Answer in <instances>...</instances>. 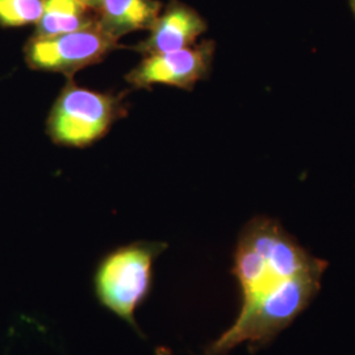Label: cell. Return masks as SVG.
<instances>
[{"instance_id": "52a82bcc", "label": "cell", "mask_w": 355, "mask_h": 355, "mask_svg": "<svg viewBox=\"0 0 355 355\" xmlns=\"http://www.w3.org/2000/svg\"><path fill=\"white\" fill-rule=\"evenodd\" d=\"M157 0H102L98 10V24L111 37L149 29L161 13Z\"/></svg>"}, {"instance_id": "7a4b0ae2", "label": "cell", "mask_w": 355, "mask_h": 355, "mask_svg": "<svg viewBox=\"0 0 355 355\" xmlns=\"http://www.w3.org/2000/svg\"><path fill=\"white\" fill-rule=\"evenodd\" d=\"M164 242L136 241L103 255L92 274L94 296L99 305L142 336L136 313L154 288V263L164 253Z\"/></svg>"}, {"instance_id": "30bf717a", "label": "cell", "mask_w": 355, "mask_h": 355, "mask_svg": "<svg viewBox=\"0 0 355 355\" xmlns=\"http://www.w3.org/2000/svg\"><path fill=\"white\" fill-rule=\"evenodd\" d=\"M80 3H83L85 6H87L89 7L91 10H94L95 12H98V10H99V6H101V1L102 0H79Z\"/></svg>"}, {"instance_id": "5b68a950", "label": "cell", "mask_w": 355, "mask_h": 355, "mask_svg": "<svg viewBox=\"0 0 355 355\" xmlns=\"http://www.w3.org/2000/svg\"><path fill=\"white\" fill-rule=\"evenodd\" d=\"M214 53L215 44L203 41L186 49L146 55L128 73L125 79L136 89H152L154 85L192 89L199 80L208 76Z\"/></svg>"}, {"instance_id": "6da1fadb", "label": "cell", "mask_w": 355, "mask_h": 355, "mask_svg": "<svg viewBox=\"0 0 355 355\" xmlns=\"http://www.w3.org/2000/svg\"><path fill=\"white\" fill-rule=\"evenodd\" d=\"M328 262L308 253L278 221L254 217L242 228L232 274L240 287L239 316L274 302L302 278L322 277Z\"/></svg>"}, {"instance_id": "3957f363", "label": "cell", "mask_w": 355, "mask_h": 355, "mask_svg": "<svg viewBox=\"0 0 355 355\" xmlns=\"http://www.w3.org/2000/svg\"><path fill=\"white\" fill-rule=\"evenodd\" d=\"M124 96L79 87L73 79H67L48 117L49 137L71 148L92 145L127 116Z\"/></svg>"}, {"instance_id": "277c9868", "label": "cell", "mask_w": 355, "mask_h": 355, "mask_svg": "<svg viewBox=\"0 0 355 355\" xmlns=\"http://www.w3.org/2000/svg\"><path fill=\"white\" fill-rule=\"evenodd\" d=\"M119 48V41L96 24L54 37H32L24 51L26 64L33 70L61 73L73 79L76 71L102 62Z\"/></svg>"}, {"instance_id": "8fae6325", "label": "cell", "mask_w": 355, "mask_h": 355, "mask_svg": "<svg viewBox=\"0 0 355 355\" xmlns=\"http://www.w3.org/2000/svg\"><path fill=\"white\" fill-rule=\"evenodd\" d=\"M350 3H352V7H353V11L355 13V0H350Z\"/></svg>"}, {"instance_id": "8992f818", "label": "cell", "mask_w": 355, "mask_h": 355, "mask_svg": "<svg viewBox=\"0 0 355 355\" xmlns=\"http://www.w3.org/2000/svg\"><path fill=\"white\" fill-rule=\"evenodd\" d=\"M149 31V36L133 46V51L145 57L190 48L207 31V24L195 10L173 0L158 15Z\"/></svg>"}, {"instance_id": "9c48e42d", "label": "cell", "mask_w": 355, "mask_h": 355, "mask_svg": "<svg viewBox=\"0 0 355 355\" xmlns=\"http://www.w3.org/2000/svg\"><path fill=\"white\" fill-rule=\"evenodd\" d=\"M44 0H0V26L6 28L37 24Z\"/></svg>"}, {"instance_id": "ba28073f", "label": "cell", "mask_w": 355, "mask_h": 355, "mask_svg": "<svg viewBox=\"0 0 355 355\" xmlns=\"http://www.w3.org/2000/svg\"><path fill=\"white\" fill-rule=\"evenodd\" d=\"M98 24V13L79 0H44L33 37H54Z\"/></svg>"}]
</instances>
